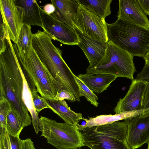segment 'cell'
Returning a JSON list of instances; mask_svg holds the SVG:
<instances>
[{
  "label": "cell",
  "mask_w": 149,
  "mask_h": 149,
  "mask_svg": "<svg viewBox=\"0 0 149 149\" xmlns=\"http://www.w3.org/2000/svg\"><path fill=\"white\" fill-rule=\"evenodd\" d=\"M20 149H36L31 139H20L19 141Z\"/></svg>",
  "instance_id": "31"
},
{
  "label": "cell",
  "mask_w": 149,
  "mask_h": 149,
  "mask_svg": "<svg viewBox=\"0 0 149 149\" xmlns=\"http://www.w3.org/2000/svg\"><path fill=\"white\" fill-rule=\"evenodd\" d=\"M77 1L79 6L73 22L74 28L88 38L108 42L107 23L105 19L87 9Z\"/></svg>",
  "instance_id": "8"
},
{
  "label": "cell",
  "mask_w": 149,
  "mask_h": 149,
  "mask_svg": "<svg viewBox=\"0 0 149 149\" xmlns=\"http://www.w3.org/2000/svg\"><path fill=\"white\" fill-rule=\"evenodd\" d=\"M143 106V109L149 108V82L144 95Z\"/></svg>",
  "instance_id": "33"
},
{
  "label": "cell",
  "mask_w": 149,
  "mask_h": 149,
  "mask_svg": "<svg viewBox=\"0 0 149 149\" xmlns=\"http://www.w3.org/2000/svg\"><path fill=\"white\" fill-rule=\"evenodd\" d=\"M149 113V108L131 111H125L114 115H102L95 117H88V118H83V120L86 122L84 125H76L80 128L91 127L112 123L119 120H125L140 115H145Z\"/></svg>",
  "instance_id": "15"
},
{
  "label": "cell",
  "mask_w": 149,
  "mask_h": 149,
  "mask_svg": "<svg viewBox=\"0 0 149 149\" xmlns=\"http://www.w3.org/2000/svg\"><path fill=\"white\" fill-rule=\"evenodd\" d=\"M43 31L52 40L64 45H78L79 38L77 31L65 23L49 15L40 8Z\"/></svg>",
  "instance_id": "9"
},
{
  "label": "cell",
  "mask_w": 149,
  "mask_h": 149,
  "mask_svg": "<svg viewBox=\"0 0 149 149\" xmlns=\"http://www.w3.org/2000/svg\"><path fill=\"white\" fill-rule=\"evenodd\" d=\"M21 13L23 24L37 26L43 28L40 7L35 0H15Z\"/></svg>",
  "instance_id": "17"
},
{
  "label": "cell",
  "mask_w": 149,
  "mask_h": 149,
  "mask_svg": "<svg viewBox=\"0 0 149 149\" xmlns=\"http://www.w3.org/2000/svg\"><path fill=\"white\" fill-rule=\"evenodd\" d=\"M22 70L13 45L10 38H7L6 47L0 52V98L8 102L24 128L31 125L32 120L23 98Z\"/></svg>",
  "instance_id": "1"
},
{
  "label": "cell",
  "mask_w": 149,
  "mask_h": 149,
  "mask_svg": "<svg viewBox=\"0 0 149 149\" xmlns=\"http://www.w3.org/2000/svg\"><path fill=\"white\" fill-rule=\"evenodd\" d=\"M110 54V59L107 63L95 68H87L86 73L94 75L107 74L117 77H124L132 81L136 71L133 62V56L127 51L108 41Z\"/></svg>",
  "instance_id": "7"
},
{
  "label": "cell",
  "mask_w": 149,
  "mask_h": 149,
  "mask_svg": "<svg viewBox=\"0 0 149 149\" xmlns=\"http://www.w3.org/2000/svg\"><path fill=\"white\" fill-rule=\"evenodd\" d=\"M39 127L47 142L56 149L78 148L85 145L76 125L57 122L45 117L40 118Z\"/></svg>",
  "instance_id": "6"
},
{
  "label": "cell",
  "mask_w": 149,
  "mask_h": 149,
  "mask_svg": "<svg viewBox=\"0 0 149 149\" xmlns=\"http://www.w3.org/2000/svg\"><path fill=\"white\" fill-rule=\"evenodd\" d=\"M22 73L23 81V100L31 114L33 128L36 133L38 134L39 131H41L39 127L40 118L34 107L31 91L22 70Z\"/></svg>",
  "instance_id": "21"
},
{
  "label": "cell",
  "mask_w": 149,
  "mask_h": 149,
  "mask_svg": "<svg viewBox=\"0 0 149 149\" xmlns=\"http://www.w3.org/2000/svg\"><path fill=\"white\" fill-rule=\"evenodd\" d=\"M52 39L45 31L38 30L32 35L31 46L39 58L53 77L65 90L72 96L75 101L81 97L75 75L63 59L62 52L56 47Z\"/></svg>",
  "instance_id": "2"
},
{
  "label": "cell",
  "mask_w": 149,
  "mask_h": 149,
  "mask_svg": "<svg viewBox=\"0 0 149 149\" xmlns=\"http://www.w3.org/2000/svg\"><path fill=\"white\" fill-rule=\"evenodd\" d=\"M136 79L149 82V66L145 65L137 75Z\"/></svg>",
  "instance_id": "30"
},
{
  "label": "cell",
  "mask_w": 149,
  "mask_h": 149,
  "mask_svg": "<svg viewBox=\"0 0 149 149\" xmlns=\"http://www.w3.org/2000/svg\"><path fill=\"white\" fill-rule=\"evenodd\" d=\"M148 144V148L147 149H149V141L147 142Z\"/></svg>",
  "instance_id": "36"
},
{
  "label": "cell",
  "mask_w": 149,
  "mask_h": 149,
  "mask_svg": "<svg viewBox=\"0 0 149 149\" xmlns=\"http://www.w3.org/2000/svg\"><path fill=\"white\" fill-rule=\"evenodd\" d=\"M87 9L101 18L104 19L111 14L112 0H77Z\"/></svg>",
  "instance_id": "22"
},
{
  "label": "cell",
  "mask_w": 149,
  "mask_h": 149,
  "mask_svg": "<svg viewBox=\"0 0 149 149\" xmlns=\"http://www.w3.org/2000/svg\"><path fill=\"white\" fill-rule=\"evenodd\" d=\"M148 81L134 79L125 97L119 99L113 111L116 113L143 109L144 95Z\"/></svg>",
  "instance_id": "11"
},
{
  "label": "cell",
  "mask_w": 149,
  "mask_h": 149,
  "mask_svg": "<svg viewBox=\"0 0 149 149\" xmlns=\"http://www.w3.org/2000/svg\"><path fill=\"white\" fill-rule=\"evenodd\" d=\"M33 105L36 111L38 114L42 109L45 108H49L44 98L40 97L38 94L37 90L31 92Z\"/></svg>",
  "instance_id": "27"
},
{
  "label": "cell",
  "mask_w": 149,
  "mask_h": 149,
  "mask_svg": "<svg viewBox=\"0 0 149 149\" xmlns=\"http://www.w3.org/2000/svg\"><path fill=\"white\" fill-rule=\"evenodd\" d=\"M23 128L15 114L11 110L7 115L6 127V131L13 136L19 137L20 134Z\"/></svg>",
  "instance_id": "24"
},
{
  "label": "cell",
  "mask_w": 149,
  "mask_h": 149,
  "mask_svg": "<svg viewBox=\"0 0 149 149\" xmlns=\"http://www.w3.org/2000/svg\"><path fill=\"white\" fill-rule=\"evenodd\" d=\"M117 17L149 30V20L137 0H120Z\"/></svg>",
  "instance_id": "14"
},
{
  "label": "cell",
  "mask_w": 149,
  "mask_h": 149,
  "mask_svg": "<svg viewBox=\"0 0 149 149\" xmlns=\"http://www.w3.org/2000/svg\"><path fill=\"white\" fill-rule=\"evenodd\" d=\"M78 149V148H71V149Z\"/></svg>",
  "instance_id": "37"
},
{
  "label": "cell",
  "mask_w": 149,
  "mask_h": 149,
  "mask_svg": "<svg viewBox=\"0 0 149 149\" xmlns=\"http://www.w3.org/2000/svg\"><path fill=\"white\" fill-rule=\"evenodd\" d=\"M43 10L49 15L52 14L55 10L54 7L52 3L46 4L43 6Z\"/></svg>",
  "instance_id": "34"
},
{
  "label": "cell",
  "mask_w": 149,
  "mask_h": 149,
  "mask_svg": "<svg viewBox=\"0 0 149 149\" xmlns=\"http://www.w3.org/2000/svg\"><path fill=\"white\" fill-rule=\"evenodd\" d=\"M16 52L26 80L33 83L42 97L54 99L63 89L62 87L40 61L32 46L23 59Z\"/></svg>",
  "instance_id": "5"
},
{
  "label": "cell",
  "mask_w": 149,
  "mask_h": 149,
  "mask_svg": "<svg viewBox=\"0 0 149 149\" xmlns=\"http://www.w3.org/2000/svg\"><path fill=\"white\" fill-rule=\"evenodd\" d=\"M110 41L131 54L143 58L149 52V30L127 22L117 19L107 23Z\"/></svg>",
  "instance_id": "3"
},
{
  "label": "cell",
  "mask_w": 149,
  "mask_h": 149,
  "mask_svg": "<svg viewBox=\"0 0 149 149\" xmlns=\"http://www.w3.org/2000/svg\"><path fill=\"white\" fill-rule=\"evenodd\" d=\"M76 127L85 146L91 149H133L126 142L128 126L124 122L117 121L91 127Z\"/></svg>",
  "instance_id": "4"
},
{
  "label": "cell",
  "mask_w": 149,
  "mask_h": 149,
  "mask_svg": "<svg viewBox=\"0 0 149 149\" xmlns=\"http://www.w3.org/2000/svg\"><path fill=\"white\" fill-rule=\"evenodd\" d=\"M0 31V52H1L5 49L6 47L7 38L9 36L7 29L3 22L2 19L1 17Z\"/></svg>",
  "instance_id": "28"
},
{
  "label": "cell",
  "mask_w": 149,
  "mask_h": 149,
  "mask_svg": "<svg viewBox=\"0 0 149 149\" xmlns=\"http://www.w3.org/2000/svg\"><path fill=\"white\" fill-rule=\"evenodd\" d=\"M44 99L49 109L58 115L65 123L76 126L80 120L83 119L82 114L72 110L65 100Z\"/></svg>",
  "instance_id": "18"
},
{
  "label": "cell",
  "mask_w": 149,
  "mask_h": 149,
  "mask_svg": "<svg viewBox=\"0 0 149 149\" xmlns=\"http://www.w3.org/2000/svg\"><path fill=\"white\" fill-rule=\"evenodd\" d=\"M139 6L144 13L149 15V0H137Z\"/></svg>",
  "instance_id": "32"
},
{
  "label": "cell",
  "mask_w": 149,
  "mask_h": 149,
  "mask_svg": "<svg viewBox=\"0 0 149 149\" xmlns=\"http://www.w3.org/2000/svg\"><path fill=\"white\" fill-rule=\"evenodd\" d=\"M11 110L10 105L5 98H0V127L6 128L8 113Z\"/></svg>",
  "instance_id": "26"
},
{
  "label": "cell",
  "mask_w": 149,
  "mask_h": 149,
  "mask_svg": "<svg viewBox=\"0 0 149 149\" xmlns=\"http://www.w3.org/2000/svg\"><path fill=\"white\" fill-rule=\"evenodd\" d=\"M77 77L92 91L97 94L106 90L112 82L118 78L114 75L107 74L94 75L81 74Z\"/></svg>",
  "instance_id": "19"
},
{
  "label": "cell",
  "mask_w": 149,
  "mask_h": 149,
  "mask_svg": "<svg viewBox=\"0 0 149 149\" xmlns=\"http://www.w3.org/2000/svg\"><path fill=\"white\" fill-rule=\"evenodd\" d=\"M54 99L60 100L66 99L70 102L75 101L74 98L70 93L63 89L58 93Z\"/></svg>",
  "instance_id": "29"
},
{
  "label": "cell",
  "mask_w": 149,
  "mask_h": 149,
  "mask_svg": "<svg viewBox=\"0 0 149 149\" xmlns=\"http://www.w3.org/2000/svg\"><path fill=\"white\" fill-rule=\"evenodd\" d=\"M145 62V65L149 66V52L143 58Z\"/></svg>",
  "instance_id": "35"
},
{
  "label": "cell",
  "mask_w": 149,
  "mask_h": 149,
  "mask_svg": "<svg viewBox=\"0 0 149 149\" xmlns=\"http://www.w3.org/2000/svg\"><path fill=\"white\" fill-rule=\"evenodd\" d=\"M75 77L79 87L81 96H84L91 104L97 107L99 104L97 96L77 76L75 75Z\"/></svg>",
  "instance_id": "25"
},
{
  "label": "cell",
  "mask_w": 149,
  "mask_h": 149,
  "mask_svg": "<svg viewBox=\"0 0 149 149\" xmlns=\"http://www.w3.org/2000/svg\"><path fill=\"white\" fill-rule=\"evenodd\" d=\"M55 11L50 15L74 28L73 22L79 6L77 0H51Z\"/></svg>",
  "instance_id": "16"
},
{
  "label": "cell",
  "mask_w": 149,
  "mask_h": 149,
  "mask_svg": "<svg viewBox=\"0 0 149 149\" xmlns=\"http://www.w3.org/2000/svg\"><path fill=\"white\" fill-rule=\"evenodd\" d=\"M20 139L9 134L5 128L0 127V149H20Z\"/></svg>",
  "instance_id": "23"
},
{
  "label": "cell",
  "mask_w": 149,
  "mask_h": 149,
  "mask_svg": "<svg viewBox=\"0 0 149 149\" xmlns=\"http://www.w3.org/2000/svg\"><path fill=\"white\" fill-rule=\"evenodd\" d=\"M77 31L81 48L89 62L88 68H95L107 63L110 59V54L108 42H104L88 38Z\"/></svg>",
  "instance_id": "10"
},
{
  "label": "cell",
  "mask_w": 149,
  "mask_h": 149,
  "mask_svg": "<svg viewBox=\"0 0 149 149\" xmlns=\"http://www.w3.org/2000/svg\"><path fill=\"white\" fill-rule=\"evenodd\" d=\"M0 17L7 29L10 38L16 44L23 24L21 13L15 0H0Z\"/></svg>",
  "instance_id": "13"
},
{
  "label": "cell",
  "mask_w": 149,
  "mask_h": 149,
  "mask_svg": "<svg viewBox=\"0 0 149 149\" xmlns=\"http://www.w3.org/2000/svg\"><path fill=\"white\" fill-rule=\"evenodd\" d=\"M32 33L31 26L23 24L21 29L17 42L14 45L19 58L23 59L27 55L31 45Z\"/></svg>",
  "instance_id": "20"
},
{
  "label": "cell",
  "mask_w": 149,
  "mask_h": 149,
  "mask_svg": "<svg viewBox=\"0 0 149 149\" xmlns=\"http://www.w3.org/2000/svg\"><path fill=\"white\" fill-rule=\"evenodd\" d=\"M124 122L128 126L126 142L133 149L149 141V113L125 119Z\"/></svg>",
  "instance_id": "12"
}]
</instances>
